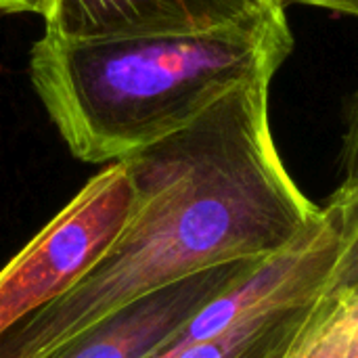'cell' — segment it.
<instances>
[{"mask_svg": "<svg viewBox=\"0 0 358 358\" xmlns=\"http://www.w3.org/2000/svg\"><path fill=\"white\" fill-rule=\"evenodd\" d=\"M340 315L350 331V357L358 358V281L352 283L340 304Z\"/></svg>", "mask_w": 358, "mask_h": 358, "instance_id": "9", "label": "cell"}, {"mask_svg": "<svg viewBox=\"0 0 358 358\" xmlns=\"http://www.w3.org/2000/svg\"><path fill=\"white\" fill-rule=\"evenodd\" d=\"M262 262H229L174 281L92 323L46 358L153 357L208 302L254 273Z\"/></svg>", "mask_w": 358, "mask_h": 358, "instance_id": "5", "label": "cell"}, {"mask_svg": "<svg viewBox=\"0 0 358 358\" xmlns=\"http://www.w3.org/2000/svg\"><path fill=\"white\" fill-rule=\"evenodd\" d=\"M275 2L283 10L294 4H302V6H321V8H329L336 13L358 17V0H275Z\"/></svg>", "mask_w": 358, "mask_h": 358, "instance_id": "10", "label": "cell"}, {"mask_svg": "<svg viewBox=\"0 0 358 358\" xmlns=\"http://www.w3.org/2000/svg\"><path fill=\"white\" fill-rule=\"evenodd\" d=\"M50 0H0V13L2 15H15V13H46Z\"/></svg>", "mask_w": 358, "mask_h": 358, "instance_id": "11", "label": "cell"}, {"mask_svg": "<svg viewBox=\"0 0 358 358\" xmlns=\"http://www.w3.org/2000/svg\"><path fill=\"white\" fill-rule=\"evenodd\" d=\"M285 15L275 0H50L46 31L55 38L206 34Z\"/></svg>", "mask_w": 358, "mask_h": 358, "instance_id": "6", "label": "cell"}, {"mask_svg": "<svg viewBox=\"0 0 358 358\" xmlns=\"http://www.w3.org/2000/svg\"><path fill=\"white\" fill-rule=\"evenodd\" d=\"M350 355V331L338 310L323 325L319 336L296 357L292 358H348Z\"/></svg>", "mask_w": 358, "mask_h": 358, "instance_id": "7", "label": "cell"}, {"mask_svg": "<svg viewBox=\"0 0 358 358\" xmlns=\"http://www.w3.org/2000/svg\"><path fill=\"white\" fill-rule=\"evenodd\" d=\"M262 71L224 90L193 120L120 159L136 208L82 279L0 336V358H46L67 340L189 275L266 260L319 218L289 176L268 124Z\"/></svg>", "mask_w": 358, "mask_h": 358, "instance_id": "1", "label": "cell"}, {"mask_svg": "<svg viewBox=\"0 0 358 358\" xmlns=\"http://www.w3.org/2000/svg\"><path fill=\"white\" fill-rule=\"evenodd\" d=\"M358 281V189L340 187L294 273L218 336L176 358H292L304 350Z\"/></svg>", "mask_w": 358, "mask_h": 358, "instance_id": "3", "label": "cell"}, {"mask_svg": "<svg viewBox=\"0 0 358 358\" xmlns=\"http://www.w3.org/2000/svg\"><path fill=\"white\" fill-rule=\"evenodd\" d=\"M292 50L285 15L206 34H44L29 78L71 155L113 164L185 126L233 84L277 73Z\"/></svg>", "mask_w": 358, "mask_h": 358, "instance_id": "2", "label": "cell"}, {"mask_svg": "<svg viewBox=\"0 0 358 358\" xmlns=\"http://www.w3.org/2000/svg\"><path fill=\"white\" fill-rule=\"evenodd\" d=\"M134 208L124 162L94 174L0 271V336L71 289L111 248Z\"/></svg>", "mask_w": 358, "mask_h": 358, "instance_id": "4", "label": "cell"}, {"mask_svg": "<svg viewBox=\"0 0 358 358\" xmlns=\"http://www.w3.org/2000/svg\"><path fill=\"white\" fill-rule=\"evenodd\" d=\"M342 187L358 189V90L352 94L346 109V132L342 141Z\"/></svg>", "mask_w": 358, "mask_h": 358, "instance_id": "8", "label": "cell"}]
</instances>
